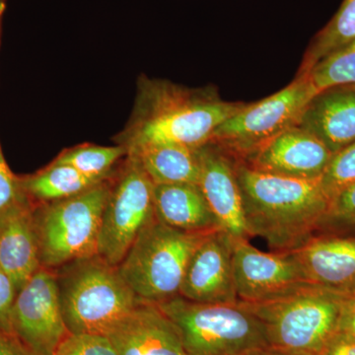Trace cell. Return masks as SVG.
<instances>
[{
	"label": "cell",
	"mask_w": 355,
	"mask_h": 355,
	"mask_svg": "<svg viewBox=\"0 0 355 355\" xmlns=\"http://www.w3.org/2000/svg\"><path fill=\"white\" fill-rule=\"evenodd\" d=\"M112 177L74 197L35 207L42 268L55 270L97 254Z\"/></svg>",
	"instance_id": "obj_7"
},
{
	"label": "cell",
	"mask_w": 355,
	"mask_h": 355,
	"mask_svg": "<svg viewBox=\"0 0 355 355\" xmlns=\"http://www.w3.org/2000/svg\"><path fill=\"white\" fill-rule=\"evenodd\" d=\"M305 76L318 91L340 84H355V39L327 55Z\"/></svg>",
	"instance_id": "obj_24"
},
{
	"label": "cell",
	"mask_w": 355,
	"mask_h": 355,
	"mask_svg": "<svg viewBox=\"0 0 355 355\" xmlns=\"http://www.w3.org/2000/svg\"><path fill=\"white\" fill-rule=\"evenodd\" d=\"M298 127L307 130L331 153L355 141V84L322 89L306 105Z\"/></svg>",
	"instance_id": "obj_17"
},
{
	"label": "cell",
	"mask_w": 355,
	"mask_h": 355,
	"mask_svg": "<svg viewBox=\"0 0 355 355\" xmlns=\"http://www.w3.org/2000/svg\"><path fill=\"white\" fill-rule=\"evenodd\" d=\"M345 294L315 286L263 303H241L263 324L270 347L323 355L338 334Z\"/></svg>",
	"instance_id": "obj_4"
},
{
	"label": "cell",
	"mask_w": 355,
	"mask_h": 355,
	"mask_svg": "<svg viewBox=\"0 0 355 355\" xmlns=\"http://www.w3.org/2000/svg\"><path fill=\"white\" fill-rule=\"evenodd\" d=\"M209 234L184 232L155 218L128 250L119 272L139 300L158 304L176 297L191 256Z\"/></svg>",
	"instance_id": "obj_5"
},
{
	"label": "cell",
	"mask_w": 355,
	"mask_h": 355,
	"mask_svg": "<svg viewBox=\"0 0 355 355\" xmlns=\"http://www.w3.org/2000/svg\"><path fill=\"white\" fill-rule=\"evenodd\" d=\"M198 186L222 230L233 239H249L234 160L210 144L198 148Z\"/></svg>",
	"instance_id": "obj_16"
},
{
	"label": "cell",
	"mask_w": 355,
	"mask_h": 355,
	"mask_svg": "<svg viewBox=\"0 0 355 355\" xmlns=\"http://www.w3.org/2000/svg\"><path fill=\"white\" fill-rule=\"evenodd\" d=\"M53 355H119L104 335H72L64 340Z\"/></svg>",
	"instance_id": "obj_27"
},
{
	"label": "cell",
	"mask_w": 355,
	"mask_h": 355,
	"mask_svg": "<svg viewBox=\"0 0 355 355\" xmlns=\"http://www.w3.org/2000/svg\"><path fill=\"white\" fill-rule=\"evenodd\" d=\"M0 355H36L11 331L0 328Z\"/></svg>",
	"instance_id": "obj_31"
},
{
	"label": "cell",
	"mask_w": 355,
	"mask_h": 355,
	"mask_svg": "<svg viewBox=\"0 0 355 355\" xmlns=\"http://www.w3.org/2000/svg\"><path fill=\"white\" fill-rule=\"evenodd\" d=\"M15 295V287L0 266V328L11 333L10 310Z\"/></svg>",
	"instance_id": "obj_29"
},
{
	"label": "cell",
	"mask_w": 355,
	"mask_h": 355,
	"mask_svg": "<svg viewBox=\"0 0 355 355\" xmlns=\"http://www.w3.org/2000/svg\"><path fill=\"white\" fill-rule=\"evenodd\" d=\"M154 184H198L200 179V160L198 149L155 144L128 151Z\"/></svg>",
	"instance_id": "obj_20"
},
{
	"label": "cell",
	"mask_w": 355,
	"mask_h": 355,
	"mask_svg": "<svg viewBox=\"0 0 355 355\" xmlns=\"http://www.w3.org/2000/svg\"><path fill=\"white\" fill-rule=\"evenodd\" d=\"M153 200L156 218L169 227L189 233L221 229L198 184H154Z\"/></svg>",
	"instance_id": "obj_19"
},
{
	"label": "cell",
	"mask_w": 355,
	"mask_h": 355,
	"mask_svg": "<svg viewBox=\"0 0 355 355\" xmlns=\"http://www.w3.org/2000/svg\"><path fill=\"white\" fill-rule=\"evenodd\" d=\"M314 94L316 90L308 76H296L286 88L260 102L248 103L244 109L224 121L209 144L233 160H244L280 133L297 125Z\"/></svg>",
	"instance_id": "obj_8"
},
{
	"label": "cell",
	"mask_w": 355,
	"mask_h": 355,
	"mask_svg": "<svg viewBox=\"0 0 355 355\" xmlns=\"http://www.w3.org/2000/svg\"><path fill=\"white\" fill-rule=\"evenodd\" d=\"M291 252L312 286L340 294L355 291V233L317 232Z\"/></svg>",
	"instance_id": "obj_14"
},
{
	"label": "cell",
	"mask_w": 355,
	"mask_h": 355,
	"mask_svg": "<svg viewBox=\"0 0 355 355\" xmlns=\"http://www.w3.org/2000/svg\"><path fill=\"white\" fill-rule=\"evenodd\" d=\"M119 355H187L176 326L157 305L140 301L106 335Z\"/></svg>",
	"instance_id": "obj_15"
},
{
	"label": "cell",
	"mask_w": 355,
	"mask_h": 355,
	"mask_svg": "<svg viewBox=\"0 0 355 355\" xmlns=\"http://www.w3.org/2000/svg\"><path fill=\"white\" fill-rule=\"evenodd\" d=\"M355 39V0H343L340 8L308 44L297 76H305L327 55Z\"/></svg>",
	"instance_id": "obj_22"
},
{
	"label": "cell",
	"mask_w": 355,
	"mask_h": 355,
	"mask_svg": "<svg viewBox=\"0 0 355 355\" xmlns=\"http://www.w3.org/2000/svg\"><path fill=\"white\" fill-rule=\"evenodd\" d=\"M6 8V0H0V30H1L2 17Z\"/></svg>",
	"instance_id": "obj_34"
},
{
	"label": "cell",
	"mask_w": 355,
	"mask_h": 355,
	"mask_svg": "<svg viewBox=\"0 0 355 355\" xmlns=\"http://www.w3.org/2000/svg\"><path fill=\"white\" fill-rule=\"evenodd\" d=\"M323 355H355V340L349 336L336 334L329 343Z\"/></svg>",
	"instance_id": "obj_32"
},
{
	"label": "cell",
	"mask_w": 355,
	"mask_h": 355,
	"mask_svg": "<svg viewBox=\"0 0 355 355\" xmlns=\"http://www.w3.org/2000/svg\"><path fill=\"white\" fill-rule=\"evenodd\" d=\"M127 156L123 146H102L83 144L64 149L53 162L71 166L85 176L107 180L113 176L116 166Z\"/></svg>",
	"instance_id": "obj_23"
},
{
	"label": "cell",
	"mask_w": 355,
	"mask_h": 355,
	"mask_svg": "<svg viewBox=\"0 0 355 355\" xmlns=\"http://www.w3.org/2000/svg\"><path fill=\"white\" fill-rule=\"evenodd\" d=\"M10 327L14 335L36 355H53L70 335L53 270L40 268L16 293Z\"/></svg>",
	"instance_id": "obj_10"
},
{
	"label": "cell",
	"mask_w": 355,
	"mask_h": 355,
	"mask_svg": "<svg viewBox=\"0 0 355 355\" xmlns=\"http://www.w3.org/2000/svg\"><path fill=\"white\" fill-rule=\"evenodd\" d=\"M247 105L221 99L214 87L189 88L142 76L130 120L114 140L127 154L155 144L198 149L209 144L224 121Z\"/></svg>",
	"instance_id": "obj_1"
},
{
	"label": "cell",
	"mask_w": 355,
	"mask_h": 355,
	"mask_svg": "<svg viewBox=\"0 0 355 355\" xmlns=\"http://www.w3.org/2000/svg\"><path fill=\"white\" fill-rule=\"evenodd\" d=\"M233 238L223 230L209 233L191 256L179 295L198 303L236 304Z\"/></svg>",
	"instance_id": "obj_12"
},
{
	"label": "cell",
	"mask_w": 355,
	"mask_h": 355,
	"mask_svg": "<svg viewBox=\"0 0 355 355\" xmlns=\"http://www.w3.org/2000/svg\"><path fill=\"white\" fill-rule=\"evenodd\" d=\"M105 181L53 161L35 174L20 177L23 191L34 207L74 197Z\"/></svg>",
	"instance_id": "obj_21"
},
{
	"label": "cell",
	"mask_w": 355,
	"mask_h": 355,
	"mask_svg": "<svg viewBox=\"0 0 355 355\" xmlns=\"http://www.w3.org/2000/svg\"><path fill=\"white\" fill-rule=\"evenodd\" d=\"M355 183V141L331 155L320 184L330 202Z\"/></svg>",
	"instance_id": "obj_25"
},
{
	"label": "cell",
	"mask_w": 355,
	"mask_h": 355,
	"mask_svg": "<svg viewBox=\"0 0 355 355\" xmlns=\"http://www.w3.org/2000/svg\"><path fill=\"white\" fill-rule=\"evenodd\" d=\"M233 266L239 302H268L312 286L293 252L266 253L249 239L233 240Z\"/></svg>",
	"instance_id": "obj_11"
},
{
	"label": "cell",
	"mask_w": 355,
	"mask_h": 355,
	"mask_svg": "<svg viewBox=\"0 0 355 355\" xmlns=\"http://www.w3.org/2000/svg\"><path fill=\"white\" fill-rule=\"evenodd\" d=\"M318 232L355 233V183L331 200Z\"/></svg>",
	"instance_id": "obj_26"
},
{
	"label": "cell",
	"mask_w": 355,
	"mask_h": 355,
	"mask_svg": "<svg viewBox=\"0 0 355 355\" xmlns=\"http://www.w3.org/2000/svg\"><path fill=\"white\" fill-rule=\"evenodd\" d=\"M154 184L139 161L128 155L111 179L98 239L97 254L118 266L141 231L155 217Z\"/></svg>",
	"instance_id": "obj_9"
},
{
	"label": "cell",
	"mask_w": 355,
	"mask_h": 355,
	"mask_svg": "<svg viewBox=\"0 0 355 355\" xmlns=\"http://www.w3.org/2000/svg\"><path fill=\"white\" fill-rule=\"evenodd\" d=\"M249 238L263 239L272 252H291L313 237L331 202L319 180L275 176L235 161Z\"/></svg>",
	"instance_id": "obj_2"
},
{
	"label": "cell",
	"mask_w": 355,
	"mask_h": 355,
	"mask_svg": "<svg viewBox=\"0 0 355 355\" xmlns=\"http://www.w3.org/2000/svg\"><path fill=\"white\" fill-rule=\"evenodd\" d=\"M179 331L187 355H240L270 347L260 320L244 305L176 297L156 304Z\"/></svg>",
	"instance_id": "obj_6"
},
{
	"label": "cell",
	"mask_w": 355,
	"mask_h": 355,
	"mask_svg": "<svg viewBox=\"0 0 355 355\" xmlns=\"http://www.w3.org/2000/svg\"><path fill=\"white\" fill-rule=\"evenodd\" d=\"M338 333L355 340V291L343 298Z\"/></svg>",
	"instance_id": "obj_30"
},
{
	"label": "cell",
	"mask_w": 355,
	"mask_h": 355,
	"mask_svg": "<svg viewBox=\"0 0 355 355\" xmlns=\"http://www.w3.org/2000/svg\"><path fill=\"white\" fill-rule=\"evenodd\" d=\"M240 355H305L300 354H295V352H286L279 349H275L272 347H259L249 350V352H244Z\"/></svg>",
	"instance_id": "obj_33"
},
{
	"label": "cell",
	"mask_w": 355,
	"mask_h": 355,
	"mask_svg": "<svg viewBox=\"0 0 355 355\" xmlns=\"http://www.w3.org/2000/svg\"><path fill=\"white\" fill-rule=\"evenodd\" d=\"M331 155L323 142L294 125L241 162L256 171L275 176L319 180Z\"/></svg>",
	"instance_id": "obj_13"
},
{
	"label": "cell",
	"mask_w": 355,
	"mask_h": 355,
	"mask_svg": "<svg viewBox=\"0 0 355 355\" xmlns=\"http://www.w3.org/2000/svg\"><path fill=\"white\" fill-rule=\"evenodd\" d=\"M27 200L29 198L21 186L20 177L11 171L0 147V214Z\"/></svg>",
	"instance_id": "obj_28"
},
{
	"label": "cell",
	"mask_w": 355,
	"mask_h": 355,
	"mask_svg": "<svg viewBox=\"0 0 355 355\" xmlns=\"http://www.w3.org/2000/svg\"><path fill=\"white\" fill-rule=\"evenodd\" d=\"M34 209L27 200L0 214V266L16 293L42 268Z\"/></svg>",
	"instance_id": "obj_18"
},
{
	"label": "cell",
	"mask_w": 355,
	"mask_h": 355,
	"mask_svg": "<svg viewBox=\"0 0 355 355\" xmlns=\"http://www.w3.org/2000/svg\"><path fill=\"white\" fill-rule=\"evenodd\" d=\"M62 317L72 335H106L121 318L140 302L118 266L98 254L53 270Z\"/></svg>",
	"instance_id": "obj_3"
}]
</instances>
